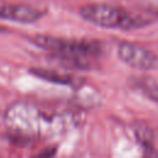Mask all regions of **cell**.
Instances as JSON below:
<instances>
[{"label": "cell", "mask_w": 158, "mask_h": 158, "mask_svg": "<svg viewBox=\"0 0 158 158\" xmlns=\"http://www.w3.org/2000/svg\"><path fill=\"white\" fill-rule=\"evenodd\" d=\"M59 116L49 115L25 101H16L7 106L4 114L6 136L15 143H28L35 138H43L59 133L63 128Z\"/></svg>", "instance_id": "obj_1"}, {"label": "cell", "mask_w": 158, "mask_h": 158, "mask_svg": "<svg viewBox=\"0 0 158 158\" xmlns=\"http://www.w3.org/2000/svg\"><path fill=\"white\" fill-rule=\"evenodd\" d=\"M32 42L51 53V58L69 69L88 70L94 67V60L102 53L98 41L65 40L49 35H37Z\"/></svg>", "instance_id": "obj_2"}, {"label": "cell", "mask_w": 158, "mask_h": 158, "mask_svg": "<svg viewBox=\"0 0 158 158\" xmlns=\"http://www.w3.org/2000/svg\"><path fill=\"white\" fill-rule=\"evenodd\" d=\"M79 14L85 21L95 26L122 31L141 28L156 21L148 14L141 12L133 15L120 6L104 2L86 4L79 9Z\"/></svg>", "instance_id": "obj_3"}, {"label": "cell", "mask_w": 158, "mask_h": 158, "mask_svg": "<svg viewBox=\"0 0 158 158\" xmlns=\"http://www.w3.org/2000/svg\"><path fill=\"white\" fill-rule=\"evenodd\" d=\"M116 54L121 62L132 68L141 70L158 69V54L139 44L121 42L116 48Z\"/></svg>", "instance_id": "obj_4"}, {"label": "cell", "mask_w": 158, "mask_h": 158, "mask_svg": "<svg viewBox=\"0 0 158 158\" xmlns=\"http://www.w3.org/2000/svg\"><path fill=\"white\" fill-rule=\"evenodd\" d=\"M46 9L28 4H12L0 1V19L20 23H32L46 15Z\"/></svg>", "instance_id": "obj_5"}, {"label": "cell", "mask_w": 158, "mask_h": 158, "mask_svg": "<svg viewBox=\"0 0 158 158\" xmlns=\"http://www.w3.org/2000/svg\"><path fill=\"white\" fill-rule=\"evenodd\" d=\"M30 73L33 74L35 77L54 83V84H60V85H74L77 80V78L64 74V73H59L57 70H52V69H42V68H31Z\"/></svg>", "instance_id": "obj_6"}, {"label": "cell", "mask_w": 158, "mask_h": 158, "mask_svg": "<svg viewBox=\"0 0 158 158\" xmlns=\"http://www.w3.org/2000/svg\"><path fill=\"white\" fill-rule=\"evenodd\" d=\"M56 148H52V151H43V152H41V153H38V156H53V154H56Z\"/></svg>", "instance_id": "obj_7"}, {"label": "cell", "mask_w": 158, "mask_h": 158, "mask_svg": "<svg viewBox=\"0 0 158 158\" xmlns=\"http://www.w3.org/2000/svg\"><path fill=\"white\" fill-rule=\"evenodd\" d=\"M4 31H6V28H4L2 26H0V32H4Z\"/></svg>", "instance_id": "obj_8"}]
</instances>
